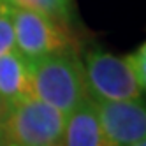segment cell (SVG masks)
Here are the masks:
<instances>
[{"instance_id": "1", "label": "cell", "mask_w": 146, "mask_h": 146, "mask_svg": "<svg viewBox=\"0 0 146 146\" xmlns=\"http://www.w3.org/2000/svg\"><path fill=\"white\" fill-rule=\"evenodd\" d=\"M34 97L64 116L88 99L85 67L76 53H58L32 62Z\"/></svg>"}, {"instance_id": "2", "label": "cell", "mask_w": 146, "mask_h": 146, "mask_svg": "<svg viewBox=\"0 0 146 146\" xmlns=\"http://www.w3.org/2000/svg\"><path fill=\"white\" fill-rule=\"evenodd\" d=\"M65 116L35 97L7 106L0 121V146H49L62 143Z\"/></svg>"}, {"instance_id": "3", "label": "cell", "mask_w": 146, "mask_h": 146, "mask_svg": "<svg viewBox=\"0 0 146 146\" xmlns=\"http://www.w3.org/2000/svg\"><path fill=\"white\" fill-rule=\"evenodd\" d=\"M14 28V49L34 62L49 55L76 53V37L69 21L51 18L42 13L11 7Z\"/></svg>"}, {"instance_id": "4", "label": "cell", "mask_w": 146, "mask_h": 146, "mask_svg": "<svg viewBox=\"0 0 146 146\" xmlns=\"http://www.w3.org/2000/svg\"><path fill=\"white\" fill-rule=\"evenodd\" d=\"M85 81L92 100H139L143 88L135 81L125 56L93 49L85 58Z\"/></svg>"}, {"instance_id": "5", "label": "cell", "mask_w": 146, "mask_h": 146, "mask_svg": "<svg viewBox=\"0 0 146 146\" xmlns=\"http://www.w3.org/2000/svg\"><path fill=\"white\" fill-rule=\"evenodd\" d=\"M97 116L109 146H134L144 143L146 111L139 100H93Z\"/></svg>"}, {"instance_id": "6", "label": "cell", "mask_w": 146, "mask_h": 146, "mask_svg": "<svg viewBox=\"0 0 146 146\" xmlns=\"http://www.w3.org/2000/svg\"><path fill=\"white\" fill-rule=\"evenodd\" d=\"M34 97L32 62L16 49L0 56V99L7 106Z\"/></svg>"}, {"instance_id": "7", "label": "cell", "mask_w": 146, "mask_h": 146, "mask_svg": "<svg viewBox=\"0 0 146 146\" xmlns=\"http://www.w3.org/2000/svg\"><path fill=\"white\" fill-rule=\"evenodd\" d=\"M62 143V146H109L104 137L95 104L90 97L65 116Z\"/></svg>"}, {"instance_id": "8", "label": "cell", "mask_w": 146, "mask_h": 146, "mask_svg": "<svg viewBox=\"0 0 146 146\" xmlns=\"http://www.w3.org/2000/svg\"><path fill=\"white\" fill-rule=\"evenodd\" d=\"M9 7L14 9H28V11L42 13L51 18L69 21V7L56 2V0H4Z\"/></svg>"}, {"instance_id": "9", "label": "cell", "mask_w": 146, "mask_h": 146, "mask_svg": "<svg viewBox=\"0 0 146 146\" xmlns=\"http://www.w3.org/2000/svg\"><path fill=\"white\" fill-rule=\"evenodd\" d=\"M14 46V28H13V16L11 7L4 4L0 7V56L13 51Z\"/></svg>"}, {"instance_id": "10", "label": "cell", "mask_w": 146, "mask_h": 146, "mask_svg": "<svg viewBox=\"0 0 146 146\" xmlns=\"http://www.w3.org/2000/svg\"><path fill=\"white\" fill-rule=\"evenodd\" d=\"M125 58H127V64L132 70L135 81H137L139 86L144 90V85H146V46L144 44L137 46Z\"/></svg>"}, {"instance_id": "11", "label": "cell", "mask_w": 146, "mask_h": 146, "mask_svg": "<svg viewBox=\"0 0 146 146\" xmlns=\"http://www.w3.org/2000/svg\"><path fill=\"white\" fill-rule=\"evenodd\" d=\"M5 109H7V104L0 99V121H2V118H4V114H5Z\"/></svg>"}, {"instance_id": "12", "label": "cell", "mask_w": 146, "mask_h": 146, "mask_svg": "<svg viewBox=\"0 0 146 146\" xmlns=\"http://www.w3.org/2000/svg\"><path fill=\"white\" fill-rule=\"evenodd\" d=\"M56 2H60V4H64V5H70V0H56Z\"/></svg>"}, {"instance_id": "13", "label": "cell", "mask_w": 146, "mask_h": 146, "mask_svg": "<svg viewBox=\"0 0 146 146\" xmlns=\"http://www.w3.org/2000/svg\"><path fill=\"white\" fill-rule=\"evenodd\" d=\"M134 146H146L144 143H137V144H134Z\"/></svg>"}, {"instance_id": "14", "label": "cell", "mask_w": 146, "mask_h": 146, "mask_svg": "<svg viewBox=\"0 0 146 146\" xmlns=\"http://www.w3.org/2000/svg\"><path fill=\"white\" fill-rule=\"evenodd\" d=\"M49 146H62V144H60V143H56V144H49Z\"/></svg>"}, {"instance_id": "15", "label": "cell", "mask_w": 146, "mask_h": 146, "mask_svg": "<svg viewBox=\"0 0 146 146\" xmlns=\"http://www.w3.org/2000/svg\"><path fill=\"white\" fill-rule=\"evenodd\" d=\"M4 4H5V2H4V0H0V7H2V5H4Z\"/></svg>"}]
</instances>
